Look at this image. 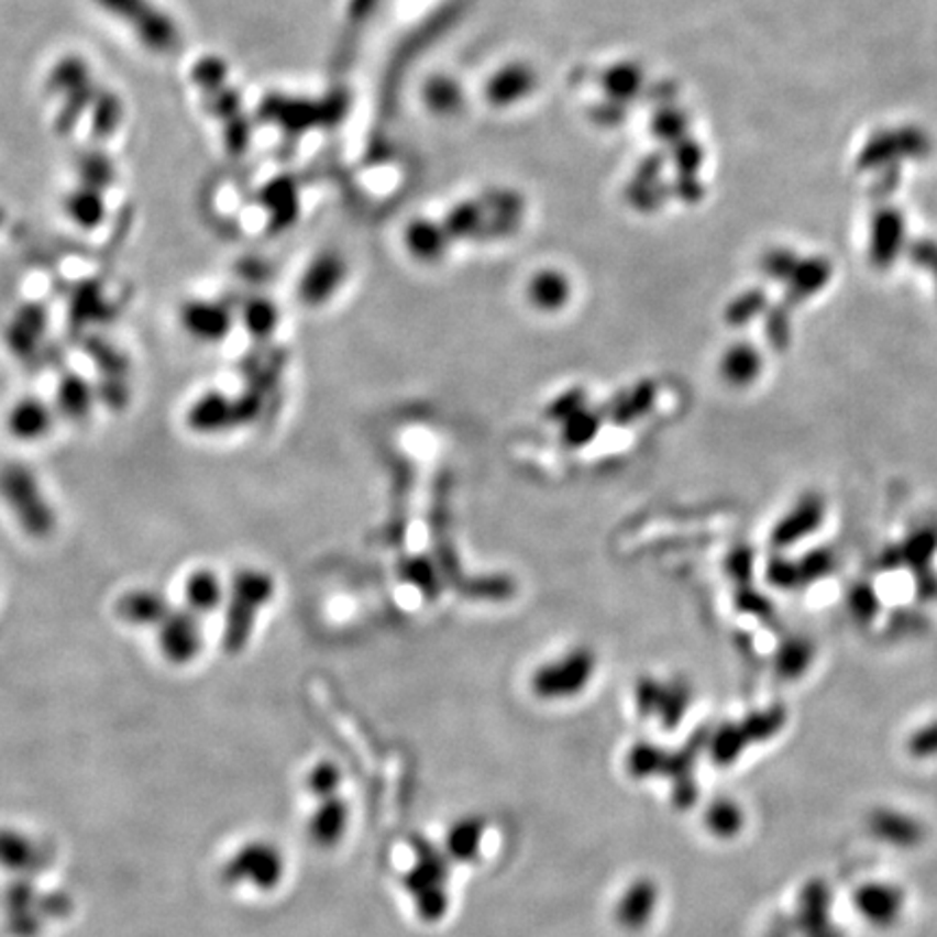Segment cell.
<instances>
[{
  "label": "cell",
  "mask_w": 937,
  "mask_h": 937,
  "mask_svg": "<svg viewBox=\"0 0 937 937\" xmlns=\"http://www.w3.org/2000/svg\"><path fill=\"white\" fill-rule=\"evenodd\" d=\"M172 608L174 604H169L165 595L156 593L153 588L124 591L115 602V615L122 624L131 625V627H146L153 631L156 625L172 613Z\"/></svg>",
  "instance_id": "ba28073f"
},
{
  "label": "cell",
  "mask_w": 937,
  "mask_h": 937,
  "mask_svg": "<svg viewBox=\"0 0 937 937\" xmlns=\"http://www.w3.org/2000/svg\"><path fill=\"white\" fill-rule=\"evenodd\" d=\"M59 412L53 399L29 393L13 399L4 415L7 437L20 445H37L53 437Z\"/></svg>",
  "instance_id": "3957f363"
},
{
  "label": "cell",
  "mask_w": 937,
  "mask_h": 937,
  "mask_svg": "<svg viewBox=\"0 0 937 937\" xmlns=\"http://www.w3.org/2000/svg\"><path fill=\"white\" fill-rule=\"evenodd\" d=\"M914 258H916L918 263L927 265L929 269H934L937 280V245H929V243L916 245V250H914Z\"/></svg>",
  "instance_id": "ac0fdd59"
},
{
  "label": "cell",
  "mask_w": 937,
  "mask_h": 937,
  "mask_svg": "<svg viewBox=\"0 0 937 937\" xmlns=\"http://www.w3.org/2000/svg\"><path fill=\"white\" fill-rule=\"evenodd\" d=\"M849 608L853 610V615L859 617V619H872L874 613L879 610V602H877L874 591L870 586H866V584L856 586L851 591V595H849Z\"/></svg>",
  "instance_id": "e0dca14e"
},
{
  "label": "cell",
  "mask_w": 937,
  "mask_h": 937,
  "mask_svg": "<svg viewBox=\"0 0 937 937\" xmlns=\"http://www.w3.org/2000/svg\"><path fill=\"white\" fill-rule=\"evenodd\" d=\"M760 354L753 345H736L723 359V374L734 385H749L760 374Z\"/></svg>",
  "instance_id": "8fae6325"
},
{
  "label": "cell",
  "mask_w": 937,
  "mask_h": 937,
  "mask_svg": "<svg viewBox=\"0 0 937 937\" xmlns=\"http://www.w3.org/2000/svg\"><path fill=\"white\" fill-rule=\"evenodd\" d=\"M205 619L174 606L172 613L156 625V647L161 655L169 662L185 664L191 662L205 647Z\"/></svg>",
  "instance_id": "277c9868"
},
{
  "label": "cell",
  "mask_w": 937,
  "mask_h": 937,
  "mask_svg": "<svg viewBox=\"0 0 937 937\" xmlns=\"http://www.w3.org/2000/svg\"><path fill=\"white\" fill-rule=\"evenodd\" d=\"M276 577L258 566H243L229 577V599L224 606L229 638L243 640L258 615L276 599Z\"/></svg>",
  "instance_id": "7a4b0ae2"
},
{
  "label": "cell",
  "mask_w": 937,
  "mask_h": 937,
  "mask_svg": "<svg viewBox=\"0 0 937 937\" xmlns=\"http://www.w3.org/2000/svg\"><path fill=\"white\" fill-rule=\"evenodd\" d=\"M532 298L539 307H560L566 298V283L558 274H541L532 285Z\"/></svg>",
  "instance_id": "5bb4252c"
},
{
  "label": "cell",
  "mask_w": 937,
  "mask_h": 937,
  "mask_svg": "<svg viewBox=\"0 0 937 937\" xmlns=\"http://www.w3.org/2000/svg\"><path fill=\"white\" fill-rule=\"evenodd\" d=\"M899 241H901V224L896 218L892 216H883L877 222L874 229V239H872V261L879 267H888L896 252H899Z\"/></svg>",
  "instance_id": "7c38bea8"
},
{
  "label": "cell",
  "mask_w": 937,
  "mask_h": 937,
  "mask_svg": "<svg viewBox=\"0 0 937 937\" xmlns=\"http://www.w3.org/2000/svg\"><path fill=\"white\" fill-rule=\"evenodd\" d=\"M796 569H798V584L818 580L834 569V553L827 551V549L812 551V553H807V558H803L796 564Z\"/></svg>",
  "instance_id": "9a60e30c"
},
{
  "label": "cell",
  "mask_w": 937,
  "mask_h": 937,
  "mask_svg": "<svg viewBox=\"0 0 937 937\" xmlns=\"http://www.w3.org/2000/svg\"><path fill=\"white\" fill-rule=\"evenodd\" d=\"M0 497L24 537L44 541L55 534L59 523L57 508L35 471L20 463L4 467L0 473Z\"/></svg>",
  "instance_id": "6da1fadb"
},
{
  "label": "cell",
  "mask_w": 937,
  "mask_h": 937,
  "mask_svg": "<svg viewBox=\"0 0 937 937\" xmlns=\"http://www.w3.org/2000/svg\"><path fill=\"white\" fill-rule=\"evenodd\" d=\"M229 599V577L222 575L218 569L202 564L194 566L185 573L180 582V604L185 610L194 613L196 617H213L218 613H224Z\"/></svg>",
  "instance_id": "5b68a950"
},
{
  "label": "cell",
  "mask_w": 937,
  "mask_h": 937,
  "mask_svg": "<svg viewBox=\"0 0 937 937\" xmlns=\"http://www.w3.org/2000/svg\"><path fill=\"white\" fill-rule=\"evenodd\" d=\"M825 515V504L820 497L809 495L801 499V504L781 521L773 532V543L778 547H787L803 539L805 534L814 532Z\"/></svg>",
  "instance_id": "9c48e42d"
},
{
  "label": "cell",
  "mask_w": 937,
  "mask_h": 937,
  "mask_svg": "<svg viewBox=\"0 0 937 937\" xmlns=\"http://www.w3.org/2000/svg\"><path fill=\"white\" fill-rule=\"evenodd\" d=\"M59 417L70 415L68 419H85L93 406V390L89 387V381H82L78 376H68L59 383L57 395L53 399Z\"/></svg>",
  "instance_id": "30bf717a"
},
{
  "label": "cell",
  "mask_w": 937,
  "mask_h": 937,
  "mask_svg": "<svg viewBox=\"0 0 937 937\" xmlns=\"http://www.w3.org/2000/svg\"><path fill=\"white\" fill-rule=\"evenodd\" d=\"M937 549V534L934 530H923L914 537H910L903 545L892 551L899 562L912 564V566H927L934 558ZM896 562V564H899Z\"/></svg>",
  "instance_id": "4fadbf2b"
},
{
  "label": "cell",
  "mask_w": 937,
  "mask_h": 937,
  "mask_svg": "<svg viewBox=\"0 0 937 937\" xmlns=\"http://www.w3.org/2000/svg\"><path fill=\"white\" fill-rule=\"evenodd\" d=\"M254 412L250 408L239 406L236 397H231L220 390H207L205 395L196 397V401L187 410V423L194 432H229L234 426L245 423L247 417Z\"/></svg>",
  "instance_id": "8992f818"
},
{
  "label": "cell",
  "mask_w": 937,
  "mask_h": 937,
  "mask_svg": "<svg viewBox=\"0 0 937 937\" xmlns=\"http://www.w3.org/2000/svg\"><path fill=\"white\" fill-rule=\"evenodd\" d=\"M243 321H245V328L252 337L267 339L276 328V312L269 305L258 302V305L247 309V312L243 315Z\"/></svg>",
  "instance_id": "2e32d148"
},
{
  "label": "cell",
  "mask_w": 937,
  "mask_h": 937,
  "mask_svg": "<svg viewBox=\"0 0 937 937\" xmlns=\"http://www.w3.org/2000/svg\"><path fill=\"white\" fill-rule=\"evenodd\" d=\"M233 312L216 302H187L180 309L183 332L198 343H222L233 332Z\"/></svg>",
  "instance_id": "52a82bcc"
}]
</instances>
